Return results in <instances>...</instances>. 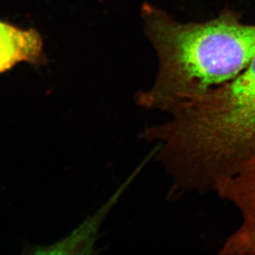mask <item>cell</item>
Here are the masks:
<instances>
[{"label": "cell", "instance_id": "277c9868", "mask_svg": "<svg viewBox=\"0 0 255 255\" xmlns=\"http://www.w3.org/2000/svg\"><path fill=\"white\" fill-rule=\"evenodd\" d=\"M41 57L42 41L37 31L0 21V74L17 63L37 64Z\"/></svg>", "mask_w": 255, "mask_h": 255}, {"label": "cell", "instance_id": "6da1fadb", "mask_svg": "<svg viewBox=\"0 0 255 255\" xmlns=\"http://www.w3.org/2000/svg\"><path fill=\"white\" fill-rule=\"evenodd\" d=\"M164 123L144 130L171 192H214L218 183L255 161V53L230 82L174 104Z\"/></svg>", "mask_w": 255, "mask_h": 255}, {"label": "cell", "instance_id": "7a4b0ae2", "mask_svg": "<svg viewBox=\"0 0 255 255\" xmlns=\"http://www.w3.org/2000/svg\"><path fill=\"white\" fill-rule=\"evenodd\" d=\"M147 31L159 67L151 89L139 94V105L165 112L237 77L255 53V26L231 14L202 23H179L144 7Z\"/></svg>", "mask_w": 255, "mask_h": 255}, {"label": "cell", "instance_id": "3957f363", "mask_svg": "<svg viewBox=\"0 0 255 255\" xmlns=\"http://www.w3.org/2000/svg\"><path fill=\"white\" fill-rule=\"evenodd\" d=\"M238 210L241 223L227 237L222 255H255V161L222 181L214 191Z\"/></svg>", "mask_w": 255, "mask_h": 255}]
</instances>
